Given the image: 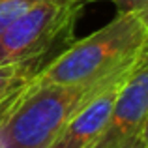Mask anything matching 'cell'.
Segmentation results:
<instances>
[{
    "mask_svg": "<svg viewBox=\"0 0 148 148\" xmlns=\"http://www.w3.org/2000/svg\"><path fill=\"white\" fill-rule=\"evenodd\" d=\"M86 0H40L0 34V64L41 60L71 38Z\"/></svg>",
    "mask_w": 148,
    "mask_h": 148,
    "instance_id": "cell-3",
    "label": "cell"
},
{
    "mask_svg": "<svg viewBox=\"0 0 148 148\" xmlns=\"http://www.w3.org/2000/svg\"><path fill=\"white\" fill-rule=\"evenodd\" d=\"M145 53H148V45H146V51H145Z\"/></svg>",
    "mask_w": 148,
    "mask_h": 148,
    "instance_id": "cell-11",
    "label": "cell"
},
{
    "mask_svg": "<svg viewBox=\"0 0 148 148\" xmlns=\"http://www.w3.org/2000/svg\"><path fill=\"white\" fill-rule=\"evenodd\" d=\"M118 148H145V146H143V143L139 141V137H135V139H130L127 143H124V145L118 146Z\"/></svg>",
    "mask_w": 148,
    "mask_h": 148,
    "instance_id": "cell-10",
    "label": "cell"
},
{
    "mask_svg": "<svg viewBox=\"0 0 148 148\" xmlns=\"http://www.w3.org/2000/svg\"><path fill=\"white\" fill-rule=\"evenodd\" d=\"M148 45V23L133 11H118L111 23L83 40L71 41L45 62L32 83L96 84L139 64Z\"/></svg>",
    "mask_w": 148,
    "mask_h": 148,
    "instance_id": "cell-1",
    "label": "cell"
},
{
    "mask_svg": "<svg viewBox=\"0 0 148 148\" xmlns=\"http://www.w3.org/2000/svg\"><path fill=\"white\" fill-rule=\"evenodd\" d=\"M148 118V53L133 68L118 92L107 127L92 148H118L139 137Z\"/></svg>",
    "mask_w": 148,
    "mask_h": 148,
    "instance_id": "cell-4",
    "label": "cell"
},
{
    "mask_svg": "<svg viewBox=\"0 0 148 148\" xmlns=\"http://www.w3.org/2000/svg\"><path fill=\"white\" fill-rule=\"evenodd\" d=\"M114 77L96 84H38L28 81L0 109V148H49L77 109Z\"/></svg>",
    "mask_w": 148,
    "mask_h": 148,
    "instance_id": "cell-2",
    "label": "cell"
},
{
    "mask_svg": "<svg viewBox=\"0 0 148 148\" xmlns=\"http://www.w3.org/2000/svg\"><path fill=\"white\" fill-rule=\"evenodd\" d=\"M41 66V60L0 64V109H4L17 92L26 86V83L36 75Z\"/></svg>",
    "mask_w": 148,
    "mask_h": 148,
    "instance_id": "cell-6",
    "label": "cell"
},
{
    "mask_svg": "<svg viewBox=\"0 0 148 148\" xmlns=\"http://www.w3.org/2000/svg\"><path fill=\"white\" fill-rule=\"evenodd\" d=\"M139 141L143 143V146H145V148H148V118H146L145 126H143L141 133H139Z\"/></svg>",
    "mask_w": 148,
    "mask_h": 148,
    "instance_id": "cell-9",
    "label": "cell"
},
{
    "mask_svg": "<svg viewBox=\"0 0 148 148\" xmlns=\"http://www.w3.org/2000/svg\"><path fill=\"white\" fill-rule=\"evenodd\" d=\"M86 2H92V0H86ZM107 2H112L120 11H133L148 23V0H107Z\"/></svg>",
    "mask_w": 148,
    "mask_h": 148,
    "instance_id": "cell-8",
    "label": "cell"
},
{
    "mask_svg": "<svg viewBox=\"0 0 148 148\" xmlns=\"http://www.w3.org/2000/svg\"><path fill=\"white\" fill-rule=\"evenodd\" d=\"M40 0H0V34Z\"/></svg>",
    "mask_w": 148,
    "mask_h": 148,
    "instance_id": "cell-7",
    "label": "cell"
},
{
    "mask_svg": "<svg viewBox=\"0 0 148 148\" xmlns=\"http://www.w3.org/2000/svg\"><path fill=\"white\" fill-rule=\"evenodd\" d=\"M131 71L133 69L114 77L111 83H107L96 94H92L75 111V114L69 118L66 127L60 131V135L54 139V143L49 148H92L94 146V143L98 141L99 135L103 133V130L107 127L114 101L118 98V92Z\"/></svg>",
    "mask_w": 148,
    "mask_h": 148,
    "instance_id": "cell-5",
    "label": "cell"
}]
</instances>
